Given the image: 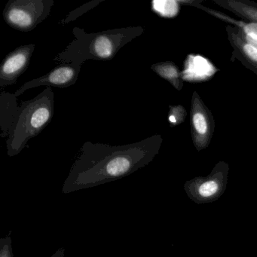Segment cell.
I'll use <instances>...</instances> for the list:
<instances>
[{
	"label": "cell",
	"instance_id": "obj_16",
	"mask_svg": "<svg viewBox=\"0 0 257 257\" xmlns=\"http://www.w3.org/2000/svg\"><path fill=\"white\" fill-rule=\"evenodd\" d=\"M168 121L171 126H177L185 121L187 112L183 106H170Z\"/></svg>",
	"mask_w": 257,
	"mask_h": 257
},
{
	"label": "cell",
	"instance_id": "obj_3",
	"mask_svg": "<svg viewBox=\"0 0 257 257\" xmlns=\"http://www.w3.org/2000/svg\"><path fill=\"white\" fill-rule=\"evenodd\" d=\"M54 112L55 94L52 87H46L34 98L22 102L6 141L8 156L19 155L30 140L38 136L50 124Z\"/></svg>",
	"mask_w": 257,
	"mask_h": 257
},
{
	"label": "cell",
	"instance_id": "obj_13",
	"mask_svg": "<svg viewBox=\"0 0 257 257\" xmlns=\"http://www.w3.org/2000/svg\"><path fill=\"white\" fill-rule=\"evenodd\" d=\"M151 70L162 79L169 82L177 91H181L183 80L178 67L171 61H164L151 66Z\"/></svg>",
	"mask_w": 257,
	"mask_h": 257
},
{
	"label": "cell",
	"instance_id": "obj_15",
	"mask_svg": "<svg viewBox=\"0 0 257 257\" xmlns=\"http://www.w3.org/2000/svg\"><path fill=\"white\" fill-rule=\"evenodd\" d=\"M103 1H104V0H93V1H91V2L86 3V4H84V5L78 7L76 10L70 12V13L67 15L65 19L61 20V22H59V25L64 26V25H68L70 22H74L76 19H79L80 16H82V15L88 13V11L92 10V9L95 8L99 4H101Z\"/></svg>",
	"mask_w": 257,
	"mask_h": 257
},
{
	"label": "cell",
	"instance_id": "obj_9",
	"mask_svg": "<svg viewBox=\"0 0 257 257\" xmlns=\"http://www.w3.org/2000/svg\"><path fill=\"white\" fill-rule=\"evenodd\" d=\"M227 37L232 47L231 61L237 60L248 70L257 75V49L246 43L240 31L231 25L225 27Z\"/></svg>",
	"mask_w": 257,
	"mask_h": 257
},
{
	"label": "cell",
	"instance_id": "obj_5",
	"mask_svg": "<svg viewBox=\"0 0 257 257\" xmlns=\"http://www.w3.org/2000/svg\"><path fill=\"white\" fill-rule=\"evenodd\" d=\"M229 165L224 161L218 162L206 177L187 180L184 190L188 198L198 204L217 201L226 190Z\"/></svg>",
	"mask_w": 257,
	"mask_h": 257
},
{
	"label": "cell",
	"instance_id": "obj_7",
	"mask_svg": "<svg viewBox=\"0 0 257 257\" xmlns=\"http://www.w3.org/2000/svg\"><path fill=\"white\" fill-rule=\"evenodd\" d=\"M82 65L70 63L61 64L41 77L32 79L24 84L15 93L16 97L22 95L25 91L31 88L40 86L57 87L66 88L75 85L79 79Z\"/></svg>",
	"mask_w": 257,
	"mask_h": 257
},
{
	"label": "cell",
	"instance_id": "obj_11",
	"mask_svg": "<svg viewBox=\"0 0 257 257\" xmlns=\"http://www.w3.org/2000/svg\"><path fill=\"white\" fill-rule=\"evenodd\" d=\"M20 105L18 97L7 91H1L0 96V128L1 137L8 138L12 126L16 121Z\"/></svg>",
	"mask_w": 257,
	"mask_h": 257
},
{
	"label": "cell",
	"instance_id": "obj_12",
	"mask_svg": "<svg viewBox=\"0 0 257 257\" xmlns=\"http://www.w3.org/2000/svg\"><path fill=\"white\" fill-rule=\"evenodd\" d=\"M213 2L247 22H257V4L249 0H213Z\"/></svg>",
	"mask_w": 257,
	"mask_h": 257
},
{
	"label": "cell",
	"instance_id": "obj_8",
	"mask_svg": "<svg viewBox=\"0 0 257 257\" xmlns=\"http://www.w3.org/2000/svg\"><path fill=\"white\" fill-rule=\"evenodd\" d=\"M35 48V44L20 46L4 58L0 67L1 91L7 86L16 85L18 79L28 70Z\"/></svg>",
	"mask_w": 257,
	"mask_h": 257
},
{
	"label": "cell",
	"instance_id": "obj_14",
	"mask_svg": "<svg viewBox=\"0 0 257 257\" xmlns=\"http://www.w3.org/2000/svg\"><path fill=\"white\" fill-rule=\"evenodd\" d=\"M152 8L162 17L172 19L179 14L180 4L179 1H153Z\"/></svg>",
	"mask_w": 257,
	"mask_h": 257
},
{
	"label": "cell",
	"instance_id": "obj_2",
	"mask_svg": "<svg viewBox=\"0 0 257 257\" xmlns=\"http://www.w3.org/2000/svg\"><path fill=\"white\" fill-rule=\"evenodd\" d=\"M142 27H127L88 34L82 28L73 29L74 40L54 58L61 64L74 63L82 65L85 61H110L118 51L144 34Z\"/></svg>",
	"mask_w": 257,
	"mask_h": 257
},
{
	"label": "cell",
	"instance_id": "obj_1",
	"mask_svg": "<svg viewBox=\"0 0 257 257\" xmlns=\"http://www.w3.org/2000/svg\"><path fill=\"white\" fill-rule=\"evenodd\" d=\"M162 143L161 135L125 145L87 141L72 166L64 192L92 187L128 176L149 165L159 154Z\"/></svg>",
	"mask_w": 257,
	"mask_h": 257
},
{
	"label": "cell",
	"instance_id": "obj_4",
	"mask_svg": "<svg viewBox=\"0 0 257 257\" xmlns=\"http://www.w3.org/2000/svg\"><path fill=\"white\" fill-rule=\"evenodd\" d=\"M54 5V0H10L3 16L13 29L30 32L49 17Z\"/></svg>",
	"mask_w": 257,
	"mask_h": 257
},
{
	"label": "cell",
	"instance_id": "obj_10",
	"mask_svg": "<svg viewBox=\"0 0 257 257\" xmlns=\"http://www.w3.org/2000/svg\"><path fill=\"white\" fill-rule=\"evenodd\" d=\"M182 79L188 82H201L207 80L216 73L214 66L199 55H189L185 61Z\"/></svg>",
	"mask_w": 257,
	"mask_h": 257
},
{
	"label": "cell",
	"instance_id": "obj_17",
	"mask_svg": "<svg viewBox=\"0 0 257 257\" xmlns=\"http://www.w3.org/2000/svg\"><path fill=\"white\" fill-rule=\"evenodd\" d=\"M0 257H14L12 244L11 231L7 237L0 240Z\"/></svg>",
	"mask_w": 257,
	"mask_h": 257
},
{
	"label": "cell",
	"instance_id": "obj_6",
	"mask_svg": "<svg viewBox=\"0 0 257 257\" xmlns=\"http://www.w3.org/2000/svg\"><path fill=\"white\" fill-rule=\"evenodd\" d=\"M214 130L213 115L198 93L194 91L191 101V135L197 151H201L210 145Z\"/></svg>",
	"mask_w": 257,
	"mask_h": 257
}]
</instances>
